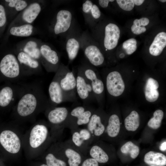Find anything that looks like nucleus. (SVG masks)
Wrapping results in <instances>:
<instances>
[{
  "instance_id": "obj_1",
  "label": "nucleus",
  "mask_w": 166,
  "mask_h": 166,
  "mask_svg": "<svg viewBox=\"0 0 166 166\" xmlns=\"http://www.w3.org/2000/svg\"><path fill=\"white\" fill-rule=\"evenodd\" d=\"M51 105L41 85L37 83L22 85V89L15 108L19 117L26 118Z\"/></svg>"
},
{
  "instance_id": "obj_2",
  "label": "nucleus",
  "mask_w": 166,
  "mask_h": 166,
  "mask_svg": "<svg viewBox=\"0 0 166 166\" xmlns=\"http://www.w3.org/2000/svg\"><path fill=\"white\" fill-rule=\"evenodd\" d=\"M55 73L57 75L61 88L67 101H76L77 99L76 78L74 71L70 70L68 65L61 63Z\"/></svg>"
},
{
  "instance_id": "obj_3",
  "label": "nucleus",
  "mask_w": 166,
  "mask_h": 166,
  "mask_svg": "<svg viewBox=\"0 0 166 166\" xmlns=\"http://www.w3.org/2000/svg\"><path fill=\"white\" fill-rule=\"evenodd\" d=\"M80 41V48L83 51L88 62L94 66L102 65L105 61L104 56L90 34L87 31L83 32Z\"/></svg>"
},
{
  "instance_id": "obj_4",
  "label": "nucleus",
  "mask_w": 166,
  "mask_h": 166,
  "mask_svg": "<svg viewBox=\"0 0 166 166\" xmlns=\"http://www.w3.org/2000/svg\"><path fill=\"white\" fill-rule=\"evenodd\" d=\"M40 48L41 65L48 72L55 73L61 64L59 53L46 43L41 42Z\"/></svg>"
},
{
  "instance_id": "obj_5",
  "label": "nucleus",
  "mask_w": 166,
  "mask_h": 166,
  "mask_svg": "<svg viewBox=\"0 0 166 166\" xmlns=\"http://www.w3.org/2000/svg\"><path fill=\"white\" fill-rule=\"evenodd\" d=\"M0 71L3 76L13 82L23 76L15 52L6 55L2 58L0 62Z\"/></svg>"
},
{
  "instance_id": "obj_6",
  "label": "nucleus",
  "mask_w": 166,
  "mask_h": 166,
  "mask_svg": "<svg viewBox=\"0 0 166 166\" xmlns=\"http://www.w3.org/2000/svg\"><path fill=\"white\" fill-rule=\"evenodd\" d=\"M73 23L72 12L68 10L61 9L56 13L50 29L55 35L66 34Z\"/></svg>"
},
{
  "instance_id": "obj_7",
  "label": "nucleus",
  "mask_w": 166,
  "mask_h": 166,
  "mask_svg": "<svg viewBox=\"0 0 166 166\" xmlns=\"http://www.w3.org/2000/svg\"><path fill=\"white\" fill-rule=\"evenodd\" d=\"M23 76L39 74L42 73L41 64L24 52L18 50L15 51Z\"/></svg>"
},
{
  "instance_id": "obj_8",
  "label": "nucleus",
  "mask_w": 166,
  "mask_h": 166,
  "mask_svg": "<svg viewBox=\"0 0 166 166\" xmlns=\"http://www.w3.org/2000/svg\"><path fill=\"white\" fill-rule=\"evenodd\" d=\"M81 33L76 27L74 22L66 34L65 49L69 63L76 57L81 48L80 39Z\"/></svg>"
},
{
  "instance_id": "obj_9",
  "label": "nucleus",
  "mask_w": 166,
  "mask_h": 166,
  "mask_svg": "<svg viewBox=\"0 0 166 166\" xmlns=\"http://www.w3.org/2000/svg\"><path fill=\"white\" fill-rule=\"evenodd\" d=\"M76 78L77 95L87 105L91 102L95 96L89 82L79 67Z\"/></svg>"
},
{
  "instance_id": "obj_10",
  "label": "nucleus",
  "mask_w": 166,
  "mask_h": 166,
  "mask_svg": "<svg viewBox=\"0 0 166 166\" xmlns=\"http://www.w3.org/2000/svg\"><path fill=\"white\" fill-rule=\"evenodd\" d=\"M88 62L82 63L79 67L89 82L94 96L101 95L104 89L102 81L98 76L95 70Z\"/></svg>"
},
{
  "instance_id": "obj_11",
  "label": "nucleus",
  "mask_w": 166,
  "mask_h": 166,
  "mask_svg": "<svg viewBox=\"0 0 166 166\" xmlns=\"http://www.w3.org/2000/svg\"><path fill=\"white\" fill-rule=\"evenodd\" d=\"M0 143L8 152L16 154L20 151L21 147L20 140L14 132L5 130L0 134Z\"/></svg>"
},
{
  "instance_id": "obj_12",
  "label": "nucleus",
  "mask_w": 166,
  "mask_h": 166,
  "mask_svg": "<svg viewBox=\"0 0 166 166\" xmlns=\"http://www.w3.org/2000/svg\"><path fill=\"white\" fill-rule=\"evenodd\" d=\"M106 86L108 93L114 97L121 95L125 89L124 82L120 73L117 71L109 73L106 78Z\"/></svg>"
},
{
  "instance_id": "obj_13",
  "label": "nucleus",
  "mask_w": 166,
  "mask_h": 166,
  "mask_svg": "<svg viewBox=\"0 0 166 166\" xmlns=\"http://www.w3.org/2000/svg\"><path fill=\"white\" fill-rule=\"evenodd\" d=\"M93 112L85 105L76 106L70 111L69 122H75L77 126L87 125Z\"/></svg>"
},
{
  "instance_id": "obj_14",
  "label": "nucleus",
  "mask_w": 166,
  "mask_h": 166,
  "mask_svg": "<svg viewBox=\"0 0 166 166\" xmlns=\"http://www.w3.org/2000/svg\"><path fill=\"white\" fill-rule=\"evenodd\" d=\"M46 110L47 118L51 124L59 125L69 122L70 110L68 108L51 105Z\"/></svg>"
},
{
  "instance_id": "obj_15",
  "label": "nucleus",
  "mask_w": 166,
  "mask_h": 166,
  "mask_svg": "<svg viewBox=\"0 0 166 166\" xmlns=\"http://www.w3.org/2000/svg\"><path fill=\"white\" fill-rule=\"evenodd\" d=\"M120 30L116 24L109 23L104 29L103 45L106 51L114 49L117 45L120 37Z\"/></svg>"
},
{
  "instance_id": "obj_16",
  "label": "nucleus",
  "mask_w": 166,
  "mask_h": 166,
  "mask_svg": "<svg viewBox=\"0 0 166 166\" xmlns=\"http://www.w3.org/2000/svg\"><path fill=\"white\" fill-rule=\"evenodd\" d=\"M81 10L86 23L93 28L96 20L101 16L99 7L91 0H86L82 4Z\"/></svg>"
},
{
  "instance_id": "obj_17",
  "label": "nucleus",
  "mask_w": 166,
  "mask_h": 166,
  "mask_svg": "<svg viewBox=\"0 0 166 166\" xmlns=\"http://www.w3.org/2000/svg\"><path fill=\"white\" fill-rule=\"evenodd\" d=\"M49 134L47 127L43 124L35 125L32 129L29 137V144L33 148L41 145L47 139Z\"/></svg>"
},
{
  "instance_id": "obj_18",
  "label": "nucleus",
  "mask_w": 166,
  "mask_h": 166,
  "mask_svg": "<svg viewBox=\"0 0 166 166\" xmlns=\"http://www.w3.org/2000/svg\"><path fill=\"white\" fill-rule=\"evenodd\" d=\"M50 104L53 106L62 102H67L61 88L57 75L55 73L48 89Z\"/></svg>"
},
{
  "instance_id": "obj_19",
  "label": "nucleus",
  "mask_w": 166,
  "mask_h": 166,
  "mask_svg": "<svg viewBox=\"0 0 166 166\" xmlns=\"http://www.w3.org/2000/svg\"><path fill=\"white\" fill-rule=\"evenodd\" d=\"M42 5L39 2H33L29 5L22 12L19 17L21 19L20 25L25 24H31L37 18L42 9Z\"/></svg>"
},
{
  "instance_id": "obj_20",
  "label": "nucleus",
  "mask_w": 166,
  "mask_h": 166,
  "mask_svg": "<svg viewBox=\"0 0 166 166\" xmlns=\"http://www.w3.org/2000/svg\"><path fill=\"white\" fill-rule=\"evenodd\" d=\"M41 43V42L36 39H29L21 43L17 49L24 52L40 62L41 55L40 47Z\"/></svg>"
},
{
  "instance_id": "obj_21",
  "label": "nucleus",
  "mask_w": 166,
  "mask_h": 166,
  "mask_svg": "<svg viewBox=\"0 0 166 166\" xmlns=\"http://www.w3.org/2000/svg\"><path fill=\"white\" fill-rule=\"evenodd\" d=\"M87 125V128L91 133L92 136H99L105 130V126L102 123L101 117L93 112Z\"/></svg>"
},
{
  "instance_id": "obj_22",
  "label": "nucleus",
  "mask_w": 166,
  "mask_h": 166,
  "mask_svg": "<svg viewBox=\"0 0 166 166\" xmlns=\"http://www.w3.org/2000/svg\"><path fill=\"white\" fill-rule=\"evenodd\" d=\"M63 152L68 159L69 166H79L81 162V152L73 144L65 145Z\"/></svg>"
},
{
  "instance_id": "obj_23",
  "label": "nucleus",
  "mask_w": 166,
  "mask_h": 166,
  "mask_svg": "<svg viewBox=\"0 0 166 166\" xmlns=\"http://www.w3.org/2000/svg\"><path fill=\"white\" fill-rule=\"evenodd\" d=\"M159 87V83L156 80L151 77L148 79L144 91L145 97L148 101L154 102L157 100L159 96L157 90Z\"/></svg>"
},
{
  "instance_id": "obj_24",
  "label": "nucleus",
  "mask_w": 166,
  "mask_h": 166,
  "mask_svg": "<svg viewBox=\"0 0 166 166\" xmlns=\"http://www.w3.org/2000/svg\"><path fill=\"white\" fill-rule=\"evenodd\" d=\"M166 45V33L162 32L155 37L149 48L150 54L154 56L160 55Z\"/></svg>"
},
{
  "instance_id": "obj_25",
  "label": "nucleus",
  "mask_w": 166,
  "mask_h": 166,
  "mask_svg": "<svg viewBox=\"0 0 166 166\" xmlns=\"http://www.w3.org/2000/svg\"><path fill=\"white\" fill-rule=\"evenodd\" d=\"M144 161L150 165L164 166L166 165V156L161 153L151 151L145 155Z\"/></svg>"
},
{
  "instance_id": "obj_26",
  "label": "nucleus",
  "mask_w": 166,
  "mask_h": 166,
  "mask_svg": "<svg viewBox=\"0 0 166 166\" xmlns=\"http://www.w3.org/2000/svg\"><path fill=\"white\" fill-rule=\"evenodd\" d=\"M34 31L32 25L29 24H25L18 26H14L10 29V34L13 36L27 37L31 35Z\"/></svg>"
},
{
  "instance_id": "obj_27",
  "label": "nucleus",
  "mask_w": 166,
  "mask_h": 166,
  "mask_svg": "<svg viewBox=\"0 0 166 166\" xmlns=\"http://www.w3.org/2000/svg\"><path fill=\"white\" fill-rule=\"evenodd\" d=\"M88 152L91 157L96 160L98 163H105L109 160V156L106 152L100 147L93 145L89 148Z\"/></svg>"
},
{
  "instance_id": "obj_28",
  "label": "nucleus",
  "mask_w": 166,
  "mask_h": 166,
  "mask_svg": "<svg viewBox=\"0 0 166 166\" xmlns=\"http://www.w3.org/2000/svg\"><path fill=\"white\" fill-rule=\"evenodd\" d=\"M120 129V122L118 117L116 114L111 115L109 118L106 127L108 135L111 137L118 135Z\"/></svg>"
},
{
  "instance_id": "obj_29",
  "label": "nucleus",
  "mask_w": 166,
  "mask_h": 166,
  "mask_svg": "<svg viewBox=\"0 0 166 166\" xmlns=\"http://www.w3.org/2000/svg\"><path fill=\"white\" fill-rule=\"evenodd\" d=\"M140 124V116L135 111H132L124 120V125L128 131H134L139 127Z\"/></svg>"
},
{
  "instance_id": "obj_30",
  "label": "nucleus",
  "mask_w": 166,
  "mask_h": 166,
  "mask_svg": "<svg viewBox=\"0 0 166 166\" xmlns=\"http://www.w3.org/2000/svg\"><path fill=\"white\" fill-rule=\"evenodd\" d=\"M121 150L123 153H129L132 159L136 158L140 152L139 147L130 141L127 142L123 145L121 147Z\"/></svg>"
},
{
  "instance_id": "obj_31",
  "label": "nucleus",
  "mask_w": 166,
  "mask_h": 166,
  "mask_svg": "<svg viewBox=\"0 0 166 166\" xmlns=\"http://www.w3.org/2000/svg\"><path fill=\"white\" fill-rule=\"evenodd\" d=\"M164 116L163 111L158 109L153 113V117L151 118L148 123V125L153 129H157L161 125Z\"/></svg>"
},
{
  "instance_id": "obj_32",
  "label": "nucleus",
  "mask_w": 166,
  "mask_h": 166,
  "mask_svg": "<svg viewBox=\"0 0 166 166\" xmlns=\"http://www.w3.org/2000/svg\"><path fill=\"white\" fill-rule=\"evenodd\" d=\"M9 7L12 8L16 11H22L28 5L27 2L23 0H6Z\"/></svg>"
},
{
  "instance_id": "obj_33",
  "label": "nucleus",
  "mask_w": 166,
  "mask_h": 166,
  "mask_svg": "<svg viewBox=\"0 0 166 166\" xmlns=\"http://www.w3.org/2000/svg\"><path fill=\"white\" fill-rule=\"evenodd\" d=\"M45 159L46 164L48 166H67L65 161L57 158L52 153H48L46 155Z\"/></svg>"
},
{
  "instance_id": "obj_34",
  "label": "nucleus",
  "mask_w": 166,
  "mask_h": 166,
  "mask_svg": "<svg viewBox=\"0 0 166 166\" xmlns=\"http://www.w3.org/2000/svg\"><path fill=\"white\" fill-rule=\"evenodd\" d=\"M136 40L134 38H131L124 42L122 47L127 54L130 55L136 50Z\"/></svg>"
},
{
  "instance_id": "obj_35",
  "label": "nucleus",
  "mask_w": 166,
  "mask_h": 166,
  "mask_svg": "<svg viewBox=\"0 0 166 166\" xmlns=\"http://www.w3.org/2000/svg\"><path fill=\"white\" fill-rule=\"evenodd\" d=\"M72 141L73 145L80 151V149L85 144V143L81 138L78 130H76L73 132Z\"/></svg>"
},
{
  "instance_id": "obj_36",
  "label": "nucleus",
  "mask_w": 166,
  "mask_h": 166,
  "mask_svg": "<svg viewBox=\"0 0 166 166\" xmlns=\"http://www.w3.org/2000/svg\"><path fill=\"white\" fill-rule=\"evenodd\" d=\"M116 1L120 7L124 10L131 11L134 6L132 0H117Z\"/></svg>"
},
{
  "instance_id": "obj_37",
  "label": "nucleus",
  "mask_w": 166,
  "mask_h": 166,
  "mask_svg": "<svg viewBox=\"0 0 166 166\" xmlns=\"http://www.w3.org/2000/svg\"><path fill=\"white\" fill-rule=\"evenodd\" d=\"M78 131L81 138L85 143L91 141L92 136L91 133L87 128L81 129Z\"/></svg>"
},
{
  "instance_id": "obj_38",
  "label": "nucleus",
  "mask_w": 166,
  "mask_h": 166,
  "mask_svg": "<svg viewBox=\"0 0 166 166\" xmlns=\"http://www.w3.org/2000/svg\"><path fill=\"white\" fill-rule=\"evenodd\" d=\"M6 21V13L4 6L0 4V27L4 26Z\"/></svg>"
},
{
  "instance_id": "obj_39",
  "label": "nucleus",
  "mask_w": 166,
  "mask_h": 166,
  "mask_svg": "<svg viewBox=\"0 0 166 166\" xmlns=\"http://www.w3.org/2000/svg\"><path fill=\"white\" fill-rule=\"evenodd\" d=\"M149 22V20L148 18H142L139 19H135L133 22V24L138 26H144L147 25Z\"/></svg>"
},
{
  "instance_id": "obj_40",
  "label": "nucleus",
  "mask_w": 166,
  "mask_h": 166,
  "mask_svg": "<svg viewBox=\"0 0 166 166\" xmlns=\"http://www.w3.org/2000/svg\"><path fill=\"white\" fill-rule=\"evenodd\" d=\"M131 31L134 34L139 35L145 32L146 28L144 26H138L133 24L131 27Z\"/></svg>"
},
{
  "instance_id": "obj_41",
  "label": "nucleus",
  "mask_w": 166,
  "mask_h": 166,
  "mask_svg": "<svg viewBox=\"0 0 166 166\" xmlns=\"http://www.w3.org/2000/svg\"><path fill=\"white\" fill-rule=\"evenodd\" d=\"M81 166H99L98 163L94 159L90 157L85 159Z\"/></svg>"
},
{
  "instance_id": "obj_42",
  "label": "nucleus",
  "mask_w": 166,
  "mask_h": 166,
  "mask_svg": "<svg viewBox=\"0 0 166 166\" xmlns=\"http://www.w3.org/2000/svg\"><path fill=\"white\" fill-rule=\"evenodd\" d=\"M113 0H99L98 1L100 6L102 8H105L108 6L109 2H113Z\"/></svg>"
},
{
  "instance_id": "obj_43",
  "label": "nucleus",
  "mask_w": 166,
  "mask_h": 166,
  "mask_svg": "<svg viewBox=\"0 0 166 166\" xmlns=\"http://www.w3.org/2000/svg\"><path fill=\"white\" fill-rule=\"evenodd\" d=\"M159 149L162 151H165L166 150V142L162 143L160 146Z\"/></svg>"
},
{
  "instance_id": "obj_44",
  "label": "nucleus",
  "mask_w": 166,
  "mask_h": 166,
  "mask_svg": "<svg viewBox=\"0 0 166 166\" xmlns=\"http://www.w3.org/2000/svg\"><path fill=\"white\" fill-rule=\"evenodd\" d=\"M132 1L134 4L137 6L141 5L144 1V0H133Z\"/></svg>"
},
{
  "instance_id": "obj_45",
  "label": "nucleus",
  "mask_w": 166,
  "mask_h": 166,
  "mask_svg": "<svg viewBox=\"0 0 166 166\" xmlns=\"http://www.w3.org/2000/svg\"><path fill=\"white\" fill-rule=\"evenodd\" d=\"M159 1L162 2H166V0H160Z\"/></svg>"
},
{
  "instance_id": "obj_46",
  "label": "nucleus",
  "mask_w": 166,
  "mask_h": 166,
  "mask_svg": "<svg viewBox=\"0 0 166 166\" xmlns=\"http://www.w3.org/2000/svg\"><path fill=\"white\" fill-rule=\"evenodd\" d=\"M40 166H48L46 164H42L41 165H40Z\"/></svg>"
},
{
  "instance_id": "obj_47",
  "label": "nucleus",
  "mask_w": 166,
  "mask_h": 166,
  "mask_svg": "<svg viewBox=\"0 0 166 166\" xmlns=\"http://www.w3.org/2000/svg\"><path fill=\"white\" fill-rule=\"evenodd\" d=\"M149 166H158L153 165H150Z\"/></svg>"
}]
</instances>
